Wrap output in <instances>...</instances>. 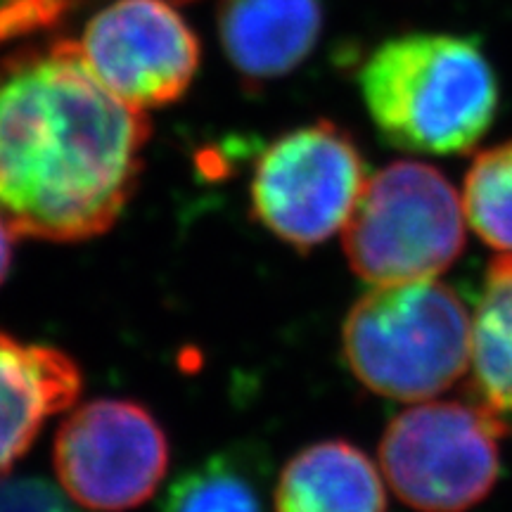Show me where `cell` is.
<instances>
[{
  "mask_svg": "<svg viewBox=\"0 0 512 512\" xmlns=\"http://www.w3.org/2000/svg\"><path fill=\"white\" fill-rule=\"evenodd\" d=\"M368 117L387 145L463 155L494 126L501 88L472 38L413 31L389 38L358 69Z\"/></svg>",
  "mask_w": 512,
  "mask_h": 512,
  "instance_id": "obj_2",
  "label": "cell"
},
{
  "mask_svg": "<svg viewBox=\"0 0 512 512\" xmlns=\"http://www.w3.org/2000/svg\"><path fill=\"white\" fill-rule=\"evenodd\" d=\"M0 512H86L41 477H0Z\"/></svg>",
  "mask_w": 512,
  "mask_h": 512,
  "instance_id": "obj_15",
  "label": "cell"
},
{
  "mask_svg": "<svg viewBox=\"0 0 512 512\" xmlns=\"http://www.w3.org/2000/svg\"><path fill=\"white\" fill-rule=\"evenodd\" d=\"M15 238L8 223L0 219V285L8 280L12 268V254H15Z\"/></svg>",
  "mask_w": 512,
  "mask_h": 512,
  "instance_id": "obj_17",
  "label": "cell"
},
{
  "mask_svg": "<svg viewBox=\"0 0 512 512\" xmlns=\"http://www.w3.org/2000/svg\"><path fill=\"white\" fill-rule=\"evenodd\" d=\"M347 368L368 392L425 401L451 389L470 363V316L437 280L377 285L342 323Z\"/></svg>",
  "mask_w": 512,
  "mask_h": 512,
  "instance_id": "obj_3",
  "label": "cell"
},
{
  "mask_svg": "<svg viewBox=\"0 0 512 512\" xmlns=\"http://www.w3.org/2000/svg\"><path fill=\"white\" fill-rule=\"evenodd\" d=\"M162 422L143 403L95 399L62 422L53 444L60 489L86 512H126L150 501L169 472Z\"/></svg>",
  "mask_w": 512,
  "mask_h": 512,
  "instance_id": "obj_7",
  "label": "cell"
},
{
  "mask_svg": "<svg viewBox=\"0 0 512 512\" xmlns=\"http://www.w3.org/2000/svg\"><path fill=\"white\" fill-rule=\"evenodd\" d=\"M501 413L479 399L427 401L389 422L380 463L389 486L418 512H467L501 472Z\"/></svg>",
  "mask_w": 512,
  "mask_h": 512,
  "instance_id": "obj_5",
  "label": "cell"
},
{
  "mask_svg": "<svg viewBox=\"0 0 512 512\" xmlns=\"http://www.w3.org/2000/svg\"><path fill=\"white\" fill-rule=\"evenodd\" d=\"M460 200L479 240L512 252V140L479 152L465 174Z\"/></svg>",
  "mask_w": 512,
  "mask_h": 512,
  "instance_id": "obj_14",
  "label": "cell"
},
{
  "mask_svg": "<svg viewBox=\"0 0 512 512\" xmlns=\"http://www.w3.org/2000/svg\"><path fill=\"white\" fill-rule=\"evenodd\" d=\"M81 389L74 356L0 330V477L27 456L53 415L79 401Z\"/></svg>",
  "mask_w": 512,
  "mask_h": 512,
  "instance_id": "obj_9",
  "label": "cell"
},
{
  "mask_svg": "<svg viewBox=\"0 0 512 512\" xmlns=\"http://www.w3.org/2000/svg\"><path fill=\"white\" fill-rule=\"evenodd\" d=\"M159 512H275L268 460L249 444L211 453L169 484Z\"/></svg>",
  "mask_w": 512,
  "mask_h": 512,
  "instance_id": "obj_12",
  "label": "cell"
},
{
  "mask_svg": "<svg viewBox=\"0 0 512 512\" xmlns=\"http://www.w3.org/2000/svg\"><path fill=\"white\" fill-rule=\"evenodd\" d=\"M320 0H223L219 38L228 62L249 83L292 74L323 31Z\"/></svg>",
  "mask_w": 512,
  "mask_h": 512,
  "instance_id": "obj_10",
  "label": "cell"
},
{
  "mask_svg": "<svg viewBox=\"0 0 512 512\" xmlns=\"http://www.w3.org/2000/svg\"><path fill=\"white\" fill-rule=\"evenodd\" d=\"M147 112L105 91L76 41L0 64V219L17 238L86 242L117 226L145 166Z\"/></svg>",
  "mask_w": 512,
  "mask_h": 512,
  "instance_id": "obj_1",
  "label": "cell"
},
{
  "mask_svg": "<svg viewBox=\"0 0 512 512\" xmlns=\"http://www.w3.org/2000/svg\"><path fill=\"white\" fill-rule=\"evenodd\" d=\"M475 399L512 413V252L491 261L470 323Z\"/></svg>",
  "mask_w": 512,
  "mask_h": 512,
  "instance_id": "obj_13",
  "label": "cell"
},
{
  "mask_svg": "<svg viewBox=\"0 0 512 512\" xmlns=\"http://www.w3.org/2000/svg\"><path fill=\"white\" fill-rule=\"evenodd\" d=\"M62 0H8L0 5V41L3 36L22 34L41 27L50 17L57 15Z\"/></svg>",
  "mask_w": 512,
  "mask_h": 512,
  "instance_id": "obj_16",
  "label": "cell"
},
{
  "mask_svg": "<svg viewBox=\"0 0 512 512\" xmlns=\"http://www.w3.org/2000/svg\"><path fill=\"white\" fill-rule=\"evenodd\" d=\"M463 200L437 166L387 164L370 176L349 221L344 256L370 285L434 280L465 249Z\"/></svg>",
  "mask_w": 512,
  "mask_h": 512,
  "instance_id": "obj_4",
  "label": "cell"
},
{
  "mask_svg": "<svg viewBox=\"0 0 512 512\" xmlns=\"http://www.w3.org/2000/svg\"><path fill=\"white\" fill-rule=\"evenodd\" d=\"M275 512H387L382 475L361 448L325 439L287 460L273 484Z\"/></svg>",
  "mask_w": 512,
  "mask_h": 512,
  "instance_id": "obj_11",
  "label": "cell"
},
{
  "mask_svg": "<svg viewBox=\"0 0 512 512\" xmlns=\"http://www.w3.org/2000/svg\"><path fill=\"white\" fill-rule=\"evenodd\" d=\"M76 50L107 93L143 112L181 100L202 60L200 38L166 0H114Z\"/></svg>",
  "mask_w": 512,
  "mask_h": 512,
  "instance_id": "obj_8",
  "label": "cell"
},
{
  "mask_svg": "<svg viewBox=\"0 0 512 512\" xmlns=\"http://www.w3.org/2000/svg\"><path fill=\"white\" fill-rule=\"evenodd\" d=\"M366 181L354 136L320 119L266 145L249 181V207L273 238L304 254L344 228Z\"/></svg>",
  "mask_w": 512,
  "mask_h": 512,
  "instance_id": "obj_6",
  "label": "cell"
}]
</instances>
